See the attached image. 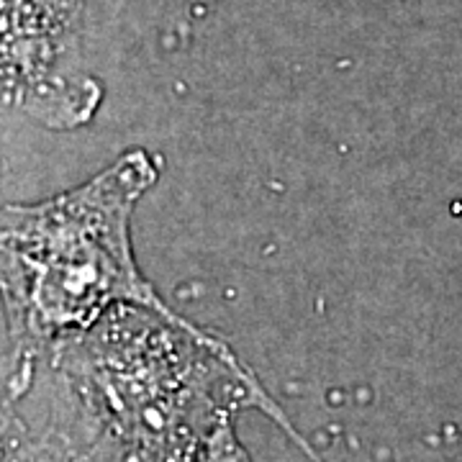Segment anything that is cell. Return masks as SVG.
Wrapping results in <instances>:
<instances>
[{"instance_id":"obj_1","label":"cell","mask_w":462,"mask_h":462,"mask_svg":"<svg viewBox=\"0 0 462 462\" xmlns=\"http://www.w3.org/2000/svg\"><path fill=\"white\" fill-rule=\"evenodd\" d=\"M157 182L144 149L39 203L3 208V391H14L67 337L118 306L170 314L134 260L136 203Z\"/></svg>"},{"instance_id":"obj_2","label":"cell","mask_w":462,"mask_h":462,"mask_svg":"<svg viewBox=\"0 0 462 462\" xmlns=\"http://www.w3.org/2000/svg\"><path fill=\"white\" fill-rule=\"evenodd\" d=\"M47 360L134 462H196L245 409L267 413L321 462L229 346L175 311L118 306Z\"/></svg>"},{"instance_id":"obj_3","label":"cell","mask_w":462,"mask_h":462,"mask_svg":"<svg viewBox=\"0 0 462 462\" xmlns=\"http://www.w3.org/2000/svg\"><path fill=\"white\" fill-rule=\"evenodd\" d=\"M3 398V462H134L50 360Z\"/></svg>"},{"instance_id":"obj_4","label":"cell","mask_w":462,"mask_h":462,"mask_svg":"<svg viewBox=\"0 0 462 462\" xmlns=\"http://www.w3.org/2000/svg\"><path fill=\"white\" fill-rule=\"evenodd\" d=\"M80 0H3L5 93L18 90L54 57V39L65 33Z\"/></svg>"},{"instance_id":"obj_5","label":"cell","mask_w":462,"mask_h":462,"mask_svg":"<svg viewBox=\"0 0 462 462\" xmlns=\"http://www.w3.org/2000/svg\"><path fill=\"white\" fill-rule=\"evenodd\" d=\"M196 462H252L245 445L239 442L234 421H226L199 452Z\"/></svg>"}]
</instances>
